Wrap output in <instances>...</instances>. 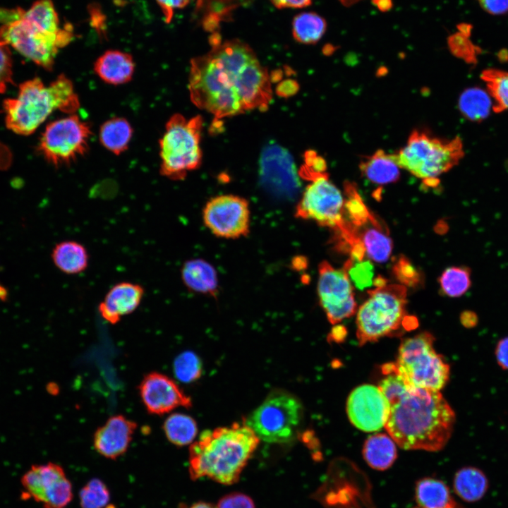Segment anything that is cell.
<instances>
[{"label":"cell","instance_id":"40","mask_svg":"<svg viewBox=\"0 0 508 508\" xmlns=\"http://www.w3.org/2000/svg\"><path fill=\"white\" fill-rule=\"evenodd\" d=\"M392 272L400 284L406 287L416 288L423 281L422 273L403 255L394 261Z\"/></svg>","mask_w":508,"mask_h":508},{"label":"cell","instance_id":"53","mask_svg":"<svg viewBox=\"0 0 508 508\" xmlns=\"http://www.w3.org/2000/svg\"><path fill=\"white\" fill-rule=\"evenodd\" d=\"M344 6H350L357 3L360 0H339Z\"/></svg>","mask_w":508,"mask_h":508},{"label":"cell","instance_id":"19","mask_svg":"<svg viewBox=\"0 0 508 508\" xmlns=\"http://www.w3.org/2000/svg\"><path fill=\"white\" fill-rule=\"evenodd\" d=\"M137 423L123 415L109 418L93 435V446L102 456L116 459L128 449Z\"/></svg>","mask_w":508,"mask_h":508},{"label":"cell","instance_id":"21","mask_svg":"<svg viewBox=\"0 0 508 508\" xmlns=\"http://www.w3.org/2000/svg\"><path fill=\"white\" fill-rule=\"evenodd\" d=\"M96 75L104 83L119 85L128 83L135 72L131 54L119 50H107L94 64Z\"/></svg>","mask_w":508,"mask_h":508},{"label":"cell","instance_id":"3","mask_svg":"<svg viewBox=\"0 0 508 508\" xmlns=\"http://www.w3.org/2000/svg\"><path fill=\"white\" fill-rule=\"evenodd\" d=\"M259 442L245 421L205 430L189 448L190 478L207 477L224 485L236 482Z\"/></svg>","mask_w":508,"mask_h":508},{"label":"cell","instance_id":"48","mask_svg":"<svg viewBox=\"0 0 508 508\" xmlns=\"http://www.w3.org/2000/svg\"><path fill=\"white\" fill-rule=\"evenodd\" d=\"M298 90V83L293 80L282 82L277 88V93L281 97H289L294 95Z\"/></svg>","mask_w":508,"mask_h":508},{"label":"cell","instance_id":"27","mask_svg":"<svg viewBox=\"0 0 508 508\" xmlns=\"http://www.w3.org/2000/svg\"><path fill=\"white\" fill-rule=\"evenodd\" d=\"M133 131V128L127 119L113 117L101 125L99 131V141L108 151L120 155L128 148Z\"/></svg>","mask_w":508,"mask_h":508},{"label":"cell","instance_id":"12","mask_svg":"<svg viewBox=\"0 0 508 508\" xmlns=\"http://www.w3.org/2000/svg\"><path fill=\"white\" fill-rule=\"evenodd\" d=\"M91 135L90 124L72 114L46 126L38 149L56 167L69 165L87 152Z\"/></svg>","mask_w":508,"mask_h":508},{"label":"cell","instance_id":"43","mask_svg":"<svg viewBox=\"0 0 508 508\" xmlns=\"http://www.w3.org/2000/svg\"><path fill=\"white\" fill-rule=\"evenodd\" d=\"M452 50L457 56H461L468 62H473L476 60V50L473 45L468 40L462 39V37H452L451 42Z\"/></svg>","mask_w":508,"mask_h":508},{"label":"cell","instance_id":"44","mask_svg":"<svg viewBox=\"0 0 508 508\" xmlns=\"http://www.w3.org/2000/svg\"><path fill=\"white\" fill-rule=\"evenodd\" d=\"M159 6L167 23H169L175 9L185 7L190 0H155Z\"/></svg>","mask_w":508,"mask_h":508},{"label":"cell","instance_id":"32","mask_svg":"<svg viewBox=\"0 0 508 508\" xmlns=\"http://www.w3.org/2000/svg\"><path fill=\"white\" fill-rule=\"evenodd\" d=\"M458 106L464 116L471 121H480L489 115L492 109V100L488 92L478 87H471L461 93Z\"/></svg>","mask_w":508,"mask_h":508},{"label":"cell","instance_id":"33","mask_svg":"<svg viewBox=\"0 0 508 508\" xmlns=\"http://www.w3.org/2000/svg\"><path fill=\"white\" fill-rule=\"evenodd\" d=\"M23 16L44 33L54 35L62 29L59 28V16L52 0L36 1L28 11H23Z\"/></svg>","mask_w":508,"mask_h":508},{"label":"cell","instance_id":"11","mask_svg":"<svg viewBox=\"0 0 508 508\" xmlns=\"http://www.w3.org/2000/svg\"><path fill=\"white\" fill-rule=\"evenodd\" d=\"M23 11L0 28V43L11 45L24 56L51 71L59 49L72 40V29L67 25L58 34H46L31 25L23 17Z\"/></svg>","mask_w":508,"mask_h":508},{"label":"cell","instance_id":"2","mask_svg":"<svg viewBox=\"0 0 508 508\" xmlns=\"http://www.w3.org/2000/svg\"><path fill=\"white\" fill-rule=\"evenodd\" d=\"M378 387L388 404L385 428L395 443L407 450L437 452L447 445L456 415L440 391L406 384L393 363L382 368Z\"/></svg>","mask_w":508,"mask_h":508},{"label":"cell","instance_id":"13","mask_svg":"<svg viewBox=\"0 0 508 508\" xmlns=\"http://www.w3.org/2000/svg\"><path fill=\"white\" fill-rule=\"evenodd\" d=\"M317 291L320 304L332 325L357 311L352 283L344 267L337 269L322 261L318 267Z\"/></svg>","mask_w":508,"mask_h":508},{"label":"cell","instance_id":"9","mask_svg":"<svg viewBox=\"0 0 508 508\" xmlns=\"http://www.w3.org/2000/svg\"><path fill=\"white\" fill-rule=\"evenodd\" d=\"M296 207L295 216L338 233L351 248L359 239L345 214V198L326 172L312 176Z\"/></svg>","mask_w":508,"mask_h":508},{"label":"cell","instance_id":"23","mask_svg":"<svg viewBox=\"0 0 508 508\" xmlns=\"http://www.w3.org/2000/svg\"><path fill=\"white\" fill-rule=\"evenodd\" d=\"M183 284L190 291L214 296L218 290V279L214 267L207 261L194 258L186 260L181 269Z\"/></svg>","mask_w":508,"mask_h":508},{"label":"cell","instance_id":"31","mask_svg":"<svg viewBox=\"0 0 508 508\" xmlns=\"http://www.w3.org/2000/svg\"><path fill=\"white\" fill-rule=\"evenodd\" d=\"M325 20L314 12L296 15L292 23L294 38L300 43L310 44L318 42L326 31Z\"/></svg>","mask_w":508,"mask_h":508},{"label":"cell","instance_id":"10","mask_svg":"<svg viewBox=\"0 0 508 508\" xmlns=\"http://www.w3.org/2000/svg\"><path fill=\"white\" fill-rule=\"evenodd\" d=\"M302 416L303 407L298 398L277 389L272 391L245 422L260 440L286 443L293 440Z\"/></svg>","mask_w":508,"mask_h":508},{"label":"cell","instance_id":"50","mask_svg":"<svg viewBox=\"0 0 508 508\" xmlns=\"http://www.w3.org/2000/svg\"><path fill=\"white\" fill-rule=\"evenodd\" d=\"M23 9L17 8L13 10H6L0 8V21L4 24L12 21L18 18L22 13Z\"/></svg>","mask_w":508,"mask_h":508},{"label":"cell","instance_id":"6","mask_svg":"<svg viewBox=\"0 0 508 508\" xmlns=\"http://www.w3.org/2000/svg\"><path fill=\"white\" fill-rule=\"evenodd\" d=\"M459 137L442 139L423 131H413L406 145L392 154L397 165L428 186L438 183L437 177L456 166L464 157Z\"/></svg>","mask_w":508,"mask_h":508},{"label":"cell","instance_id":"52","mask_svg":"<svg viewBox=\"0 0 508 508\" xmlns=\"http://www.w3.org/2000/svg\"><path fill=\"white\" fill-rule=\"evenodd\" d=\"M188 508H214V507L212 505H211L209 503L204 502H196V503L192 504Z\"/></svg>","mask_w":508,"mask_h":508},{"label":"cell","instance_id":"15","mask_svg":"<svg viewBox=\"0 0 508 508\" xmlns=\"http://www.w3.org/2000/svg\"><path fill=\"white\" fill-rule=\"evenodd\" d=\"M27 492L44 508H64L73 498L72 485L63 468L49 462L32 465L23 476Z\"/></svg>","mask_w":508,"mask_h":508},{"label":"cell","instance_id":"4","mask_svg":"<svg viewBox=\"0 0 508 508\" xmlns=\"http://www.w3.org/2000/svg\"><path fill=\"white\" fill-rule=\"evenodd\" d=\"M7 128L20 135H30L54 111L70 114L80 107L73 82L60 74L48 85L35 78L20 84L16 98L4 100Z\"/></svg>","mask_w":508,"mask_h":508},{"label":"cell","instance_id":"17","mask_svg":"<svg viewBox=\"0 0 508 508\" xmlns=\"http://www.w3.org/2000/svg\"><path fill=\"white\" fill-rule=\"evenodd\" d=\"M141 401L147 412L163 415L175 409L192 406L190 398L167 375L152 372L147 374L139 385Z\"/></svg>","mask_w":508,"mask_h":508},{"label":"cell","instance_id":"29","mask_svg":"<svg viewBox=\"0 0 508 508\" xmlns=\"http://www.w3.org/2000/svg\"><path fill=\"white\" fill-rule=\"evenodd\" d=\"M487 488V478L477 468H463L457 471L454 478L455 492L466 502L480 500L485 493Z\"/></svg>","mask_w":508,"mask_h":508},{"label":"cell","instance_id":"8","mask_svg":"<svg viewBox=\"0 0 508 508\" xmlns=\"http://www.w3.org/2000/svg\"><path fill=\"white\" fill-rule=\"evenodd\" d=\"M434 336L422 332L403 339L397 360V373L404 381L413 387L440 391L450 376V366L433 347Z\"/></svg>","mask_w":508,"mask_h":508},{"label":"cell","instance_id":"24","mask_svg":"<svg viewBox=\"0 0 508 508\" xmlns=\"http://www.w3.org/2000/svg\"><path fill=\"white\" fill-rule=\"evenodd\" d=\"M51 257L58 270L66 274H80L89 265L90 257L87 248L75 240H66L56 244Z\"/></svg>","mask_w":508,"mask_h":508},{"label":"cell","instance_id":"55","mask_svg":"<svg viewBox=\"0 0 508 508\" xmlns=\"http://www.w3.org/2000/svg\"><path fill=\"white\" fill-rule=\"evenodd\" d=\"M107 508H115L113 505H109Z\"/></svg>","mask_w":508,"mask_h":508},{"label":"cell","instance_id":"51","mask_svg":"<svg viewBox=\"0 0 508 508\" xmlns=\"http://www.w3.org/2000/svg\"><path fill=\"white\" fill-rule=\"evenodd\" d=\"M344 328L342 326L336 327L335 328L332 329V331L331 332V335H332V338L334 340L340 339L341 336L343 337L344 336Z\"/></svg>","mask_w":508,"mask_h":508},{"label":"cell","instance_id":"1","mask_svg":"<svg viewBox=\"0 0 508 508\" xmlns=\"http://www.w3.org/2000/svg\"><path fill=\"white\" fill-rule=\"evenodd\" d=\"M211 49L190 61L188 90L199 109L222 119L252 109L265 110L271 78L252 48L239 40L210 37Z\"/></svg>","mask_w":508,"mask_h":508},{"label":"cell","instance_id":"37","mask_svg":"<svg viewBox=\"0 0 508 508\" xmlns=\"http://www.w3.org/2000/svg\"><path fill=\"white\" fill-rule=\"evenodd\" d=\"M173 369L176 379L182 382L190 383L201 376L202 364L194 352L186 351L176 357Z\"/></svg>","mask_w":508,"mask_h":508},{"label":"cell","instance_id":"5","mask_svg":"<svg viewBox=\"0 0 508 508\" xmlns=\"http://www.w3.org/2000/svg\"><path fill=\"white\" fill-rule=\"evenodd\" d=\"M368 293V298L356 313V337L360 346L384 337L399 335L402 329H411L413 324L417 323L407 315L406 286L386 284Z\"/></svg>","mask_w":508,"mask_h":508},{"label":"cell","instance_id":"47","mask_svg":"<svg viewBox=\"0 0 508 508\" xmlns=\"http://www.w3.org/2000/svg\"><path fill=\"white\" fill-rule=\"evenodd\" d=\"M278 8H300L309 6L312 0H270Z\"/></svg>","mask_w":508,"mask_h":508},{"label":"cell","instance_id":"42","mask_svg":"<svg viewBox=\"0 0 508 508\" xmlns=\"http://www.w3.org/2000/svg\"><path fill=\"white\" fill-rule=\"evenodd\" d=\"M217 508H255L252 499L241 492H232L222 497Z\"/></svg>","mask_w":508,"mask_h":508},{"label":"cell","instance_id":"54","mask_svg":"<svg viewBox=\"0 0 508 508\" xmlns=\"http://www.w3.org/2000/svg\"><path fill=\"white\" fill-rule=\"evenodd\" d=\"M416 508H421V507H416ZM454 508H462V507H459V506L457 504V505H456V507H454Z\"/></svg>","mask_w":508,"mask_h":508},{"label":"cell","instance_id":"30","mask_svg":"<svg viewBox=\"0 0 508 508\" xmlns=\"http://www.w3.org/2000/svg\"><path fill=\"white\" fill-rule=\"evenodd\" d=\"M162 428L167 440L179 447L190 444L198 433L195 421L191 416L180 413L170 414L164 420Z\"/></svg>","mask_w":508,"mask_h":508},{"label":"cell","instance_id":"26","mask_svg":"<svg viewBox=\"0 0 508 508\" xmlns=\"http://www.w3.org/2000/svg\"><path fill=\"white\" fill-rule=\"evenodd\" d=\"M399 169L392 154H387L382 150L363 159L360 164L363 175L376 184L397 181L400 176Z\"/></svg>","mask_w":508,"mask_h":508},{"label":"cell","instance_id":"36","mask_svg":"<svg viewBox=\"0 0 508 508\" xmlns=\"http://www.w3.org/2000/svg\"><path fill=\"white\" fill-rule=\"evenodd\" d=\"M344 190L346 197L344 203L345 214L349 217V223L356 231L368 222L372 213L368 210L353 183L345 182Z\"/></svg>","mask_w":508,"mask_h":508},{"label":"cell","instance_id":"14","mask_svg":"<svg viewBox=\"0 0 508 508\" xmlns=\"http://www.w3.org/2000/svg\"><path fill=\"white\" fill-rule=\"evenodd\" d=\"M202 220L217 237L232 239L246 236L250 231L249 203L245 198L231 194L214 197L203 208Z\"/></svg>","mask_w":508,"mask_h":508},{"label":"cell","instance_id":"25","mask_svg":"<svg viewBox=\"0 0 508 508\" xmlns=\"http://www.w3.org/2000/svg\"><path fill=\"white\" fill-rule=\"evenodd\" d=\"M363 456L370 467L378 471L389 468L397 459L395 442L384 433L370 435L363 447Z\"/></svg>","mask_w":508,"mask_h":508},{"label":"cell","instance_id":"20","mask_svg":"<svg viewBox=\"0 0 508 508\" xmlns=\"http://www.w3.org/2000/svg\"><path fill=\"white\" fill-rule=\"evenodd\" d=\"M145 295L143 286L131 282H121L111 287L98 306L101 317L114 325L133 313Z\"/></svg>","mask_w":508,"mask_h":508},{"label":"cell","instance_id":"46","mask_svg":"<svg viewBox=\"0 0 508 508\" xmlns=\"http://www.w3.org/2000/svg\"><path fill=\"white\" fill-rule=\"evenodd\" d=\"M495 356L497 365L508 370V336L500 339L495 346Z\"/></svg>","mask_w":508,"mask_h":508},{"label":"cell","instance_id":"28","mask_svg":"<svg viewBox=\"0 0 508 508\" xmlns=\"http://www.w3.org/2000/svg\"><path fill=\"white\" fill-rule=\"evenodd\" d=\"M416 500L421 508H454L457 505L448 487L432 478L419 480L415 488Z\"/></svg>","mask_w":508,"mask_h":508},{"label":"cell","instance_id":"41","mask_svg":"<svg viewBox=\"0 0 508 508\" xmlns=\"http://www.w3.org/2000/svg\"><path fill=\"white\" fill-rule=\"evenodd\" d=\"M12 59L7 45L0 43V94L13 82Z\"/></svg>","mask_w":508,"mask_h":508},{"label":"cell","instance_id":"45","mask_svg":"<svg viewBox=\"0 0 508 508\" xmlns=\"http://www.w3.org/2000/svg\"><path fill=\"white\" fill-rule=\"evenodd\" d=\"M481 8L492 15L508 13V0H478Z\"/></svg>","mask_w":508,"mask_h":508},{"label":"cell","instance_id":"22","mask_svg":"<svg viewBox=\"0 0 508 508\" xmlns=\"http://www.w3.org/2000/svg\"><path fill=\"white\" fill-rule=\"evenodd\" d=\"M365 253L370 260L387 262L392 253L393 243L385 226L372 214L368 222L356 230Z\"/></svg>","mask_w":508,"mask_h":508},{"label":"cell","instance_id":"16","mask_svg":"<svg viewBox=\"0 0 508 508\" xmlns=\"http://www.w3.org/2000/svg\"><path fill=\"white\" fill-rule=\"evenodd\" d=\"M388 404L378 387L364 384L350 393L346 401V413L350 422L365 432L377 431L386 423Z\"/></svg>","mask_w":508,"mask_h":508},{"label":"cell","instance_id":"7","mask_svg":"<svg viewBox=\"0 0 508 508\" xmlns=\"http://www.w3.org/2000/svg\"><path fill=\"white\" fill-rule=\"evenodd\" d=\"M202 128L200 116L187 119L174 114L169 119L159 141L162 176L174 181L183 180L189 171L200 166Z\"/></svg>","mask_w":508,"mask_h":508},{"label":"cell","instance_id":"49","mask_svg":"<svg viewBox=\"0 0 508 508\" xmlns=\"http://www.w3.org/2000/svg\"><path fill=\"white\" fill-rule=\"evenodd\" d=\"M460 320L462 325L466 327H473L478 323L477 315L471 310H466L461 313Z\"/></svg>","mask_w":508,"mask_h":508},{"label":"cell","instance_id":"38","mask_svg":"<svg viewBox=\"0 0 508 508\" xmlns=\"http://www.w3.org/2000/svg\"><path fill=\"white\" fill-rule=\"evenodd\" d=\"M79 497L82 508H102L108 504L110 493L103 481L93 478L80 490Z\"/></svg>","mask_w":508,"mask_h":508},{"label":"cell","instance_id":"39","mask_svg":"<svg viewBox=\"0 0 508 508\" xmlns=\"http://www.w3.org/2000/svg\"><path fill=\"white\" fill-rule=\"evenodd\" d=\"M351 282L363 290L373 284L374 267L370 260L354 261L349 259L344 264Z\"/></svg>","mask_w":508,"mask_h":508},{"label":"cell","instance_id":"18","mask_svg":"<svg viewBox=\"0 0 508 508\" xmlns=\"http://www.w3.org/2000/svg\"><path fill=\"white\" fill-rule=\"evenodd\" d=\"M295 166L288 152L279 146L266 147L260 159L261 177L269 188L284 194L298 188Z\"/></svg>","mask_w":508,"mask_h":508},{"label":"cell","instance_id":"35","mask_svg":"<svg viewBox=\"0 0 508 508\" xmlns=\"http://www.w3.org/2000/svg\"><path fill=\"white\" fill-rule=\"evenodd\" d=\"M442 293L456 298L466 294L471 286V270L466 266L447 267L439 278Z\"/></svg>","mask_w":508,"mask_h":508},{"label":"cell","instance_id":"34","mask_svg":"<svg viewBox=\"0 0 508 508\" xmlns=\"http://www.w3.org/2000/svg\"><path fill=\"white\" fill-rule=\"evenodd\" d=\"M480 78L492 100V110L500 113L508 109V72L488 68L482 72Z\"/></svg>","mask_w":508,"mask_h":508}]
</instances>
